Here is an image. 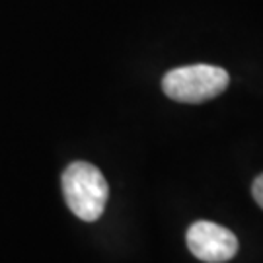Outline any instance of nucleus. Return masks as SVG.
Masks as SVG:
<instances>
[{"mask_svg": "<svg viewBox=\"0 0 263 263\" xmlns=\"http://www.w3.org/2000/svg\"><path fill=\"white\" fill-rule=\"evenodd\" d=\"M228 72L213 65H189L170 70L162 80V90L174 102L203 104L228 88Z\"/></svg>", "mask_w": 263, "mask_h": 263, "instance_id": "nucleus-2", "label": "nucleus"}, {"mask_svg": "<svg viewBox=\"0 0 263 263\" xmlns=\"http://www.w3.org/2000/svg\"><path fill=\"white\" fill-rule=\"evenodd\" d=\"M252 195H254V199L257 201V205L263 209V174L255 178L254 185H252Z\"/></svg>", "mask_w": 263, "mask_h": 263, "instance_id": "nucleus-4", "label": "nucleus"}, {"mask_svg": "<svg viewBox=\"0 0 263 263\" xmlns=\"http://www.w3.org/2000/svg\"><path fill=\"white\" fill-rule=\"evenodd\" d=\"M66 205L80 220L94 222L104 215L109 185L104 174L88 162H72L63 174Z\"/></svg>", "mask_w": 263, "mask_h": 263, "instance_id": "nucleus-1", "label": "nucleus"}, {"mask_svg": "<svg viewBox=\"0 0 263 263\" xmlns=\"http://www.w3.org/2000/svg\"><path fill=\"white\" fill-rule=\"evenodd\" d=\"M187 248L205 263H224L238 254V238L232 230L211 220H197L187 230Z\"/></svg>", "mask_w": 263, "mask_h": 263, "instance_id": "nucleus-3", "label": "nucleus"}]
</instances>
